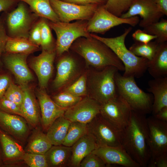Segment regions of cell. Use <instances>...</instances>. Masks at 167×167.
<instances>
[{
    "mask_svg": "<svg viewBox=\"0 0 167 167\" xmlns=\"http://www.w3.org/2000/svg\"><path fill=\"white\" fill-rule=\"evenodd\" d=\"M122 146L140 167H147L151 158L149 130L145 115L132 110L124 129Z\"/></svg>",
    "mask_w": 167,
    "mask_h": 167,
    "instance_id": "cell-1",
    "label": "cell"
},
{
    "mask_svg": "<svg viewBox=\"0 0 167 167\" xmlns=\"http://www.w3.org/2000/svg\"><path fill=\"white\" fill-rule=\"evenodd\" d=\"M70 49L83 58L87 65L95 69L112 66L119 71L125 70L122 62L114 52L103 42L92 36L78 38Z\"/></svg>",
    "mask_w": 167,
    "mask_h": 167,
    "instance_id": "cell-2",
    "label": "cell"
},
{
    "mask_svg": "<svg viewBox=\"0 0 167 167\" xmlns=\"http://www.w3.org/2000/svg\"><path fill=\"white\" fill-rule=\"evenodd\" d=\"M132 29L131 27L125 28L122 34L114 37H102L92 33L90 35L107 45L122 61L125 67L123 76L139 78L147 70L149 61L136 56L126 47L125 39Z\"/></svg>",
    "mask_w": 167,
    "mask_h": 167,
    "instance_id": "cell-3",
    "label": "cell"
},
{
    "mask_svg": "<svg viewBox=\"0 0 167 167\" xmlns=\"http://www.w3.org/2000/svg\"><path fill=\"white\" fill-rule=\"evenodd\" d=\"M118 71L116 67L110 66L101 69H95L91 72L87 71L88 96L101 105L117 97L115 76Z\"/></svg>",
    "mask_w": 167,
    "mask_h": 167,
    "instance_id": "cell-4",
    "label": "cell"
},
{
    "mask_svg": "<svg viewBox=\"0 0 167 167\" xmlns=\"http://www.w3.org/2000/svg\"><path fill=\"white\" fill-rule=\"evenodd\" d=\"M115 80L118 94L127 102L132 110L145 115L152 112V96L140 88L134 77H124L118 71Z\"/></svg>",
    "mask_w": 167,
    "mask_h": 167,
    "instance_id": "cell-5",
    "label": "cell"
},
{
    "mask_svg": "<svg viewBox=\"0 0 167 167\" xmlns=\"http://www.w3.org/2000/svg\"><path fill=\"white\" fill-rule=\"evenodd\" d=\"M88 21L78 20L72 23L47 21L49 26L56 35L55 46L56 55L60 56L68 52L72 44L78 38L91 36V33L87 29Z\"/></svg>",
    "mask_w": 167,
    "mask_h": 167,
    "instance_id": "cell-6",
    "label": "cell"
},
{
    "mask_svg": "<svg viewBox=\"0 0 167 167\" xmlns=\"http://www.w3.org/2000/svg\"><path fill=\"white\" fill-rule=\"evenodd\" d=\"M87 125L88 132L94 137L99 146L122 147L124 129L113 124L100 113Z\"/></svg>",
    "mask_w": 167,
    "mask_h": 167,
    "instance_id": "cell-7",
    "label": "cell"
},
{
    "mask_svg": "<svg viewBox=\"0 0 167 167\" xmlns=\"http://www.w3.org/2000/svg\"><path fill=\"white\" fill-rule=\"evenodd\" d=\"M26 4L19 1L16 8L7 14L4 21L9 36L28 38L37 16L29 12Z\"/></svg>",
    "mask_w": 167,
    "mask_h": 167,
    "instance_id": "cell-8",
    "label": "cell"
},
{
    "mask_svg": "<svg viewBox=\"0 0 167 167\" xmlns=\"http://www.w3.org/2000/svg\"><path fill=\"white\" fill-rule=\"evenodd\" d=\"M140 21L136 16L124 19L112 14L104 7L99 5L91 18L88 21L87 29L90 33L104 34L114 27L123 24L135 27Z\"/></svg>",
    "mask_w": 167,
    "mask_h": 167,
    "instance_id": "cell-9",
    "label": "cell"
},
{
    "mask_svg": "<svg viewBox=\"0 0 167 167\" xmlns=\"http://www.w3.org/2000/svg\"><path fill=\"white\" fill-rule=\"evenodd\" d=\"M50 5L60 21L89 20L98 7L97 4L79 5L60 0H50Z\"/></svg>",
    "mask_w": 167,
    "mask_h": 167,
    "instance_id": "cell-10",
    "label": "cell"
},
{
    "mask_svg": "<svg viewBox=\"0 0 167 167\" xmlns=\"http://www.w3.org/2000/svg\"><path fill=\"white\" fill-rule=\"evenodd\" d=\"M132 110L119 95L113 99L101 105L100 114L116 126L124 129L130 119Z\"/></svg>",
    "mask_w": 167,
    "mask_h": 167,
    "instance_id": "cell-11",
    "label": "cell"
},
{
    "mask_svg": "<svg viewBox=\"0 0 167 167\" xmlns=\"http://www.w3.org/2000/svg\"><path fill=\"white\" fill-rule=\"evenodd\" d=\"M147 122L151 154L150 160H153L167 153V122L158 119L153 116L147 118Z\"/></svg>",
    "mask_w": 167,
    "mask_h": 167,
    "instance_id": "cell-12",
    "label": "cell"
},
{
    "mask_svg": "<svg viewBox=\"0 0 167 167\" xmlns=\"http://www.w3.org/2000/svg\"><path fill=\"white\" fill-rule=\"evenodd\" d=\"M139 15V26L144 28L159 21L164 15L152 0H135L128 10L120 16L126 19Z\"/></svg>",
    "mask_w": 167,
    "mask_h": 167,
    "instance_id": "cell-13",
    "label": "cell"
},
{
    "mask_svg": "<svg viewBox=\"0 0 167 167\" xmlns=\"http://www.w3.org/2000/svg\"><path fill=\"white\" fill-rule=\"evenodd\" d=\"M0 128L23 146L28 138L31 128L24 118L0 109Z\"/></svg>",
    "mask_w": 167,
    "mask_h": 167,
    "instance_id": "cell-14",
    "label": "cell"
},
{
    "mask_svg": "<svg viewBox=\"0 0 167 167\" xmlns=\"http://www.w3.org/2000/svg\"><path fill=\"white\" fill-rule=\"evenodd\" d=\"M100 108L99 103L86 96L75 105L67 109L63 116L71 122L87 124L100 113Z\"/></svg>",
    "mask_w": 167,
    "mask_h": 167,
    "instance_id": "cell-15",
    "label": "cell"
},
{
    "mask_svg": "<svg viewBox=\"0 0 167 167\" xmlns=\"http://www.w3.org/2000/svg\"><path fill=\"white\" fill-rule=\"evenodd\" d=\"M57 68V74L53 82V86L56 89L66 87L82 75L77 61L69 54L61 58Z\"/></svg>",
    "mask_w": 167,
    "mask_h": 167,
    "instance_id": "cell-16",
    "label": "cell"
},
{
    "mask_svg": "<svg viewBox=\"0 0 167 167\" xmlns=\"http://www.w3.org/2000/svg\"><path fill=\"white\" fill-rule=\"evenodd\" d=\"M56 54L55 48L42 50L39 55L32 59L30 66L36 74L41 89L44 90L47 86L53 72L54 62Z\"/></svg>",
    "mask_w": 167,
    "mask_h": 167,
    "instance_id": "cell-17",
    "label": "cell"
},
{
    "mask_svg": "<svg viewBox=\"0 0 167 167\" xmlns=\"http://www.w3.org/2000/svg\"><path fill=\"white\" fill-rule=\"evenodd\" d=\"M0 141L3 167L19 165L24 163L25 153L23 146L0 128Z\"/></svg>",
    "mask_w": 167,
    "mask_h": 167,
    "instance_id": "cell-18",
    "label": "cell"
},
{
    "mask_svg": "<svg viewBox=\"0 0 167 167\" xmlns=\"http://www.w3.org/2000/svg\"><path fill=\"white\" fill-rule=\"evenodd\" d=\"M36 95L40 110L42 129L43 132H46L56 119L63 116L66 109L58 105L44 90H38Z\"/></svg>",
    "mask_w": 167,
    "mask_h": 167,
    "instance_id": "cell-19",
    "label": "cell"
},
{
    "mask_svg": "<svg viewBox=\"0 0 167 167\" xmlns=\"http://www.w3.org/2000/svg\"><path fill=\"white\" fill-rule=\"evenodd\" d=\"M28 55L5 53L2 55V63L14 75L19 84H28L34 79L27 63Z\"/></svg>",
    "mask_w": 167,
    "mask_h": 167,
    "instance_id": "cell-20",
    "label": "cell"
},
{
    "mask_svg": "<svg viewBox=\"0 0 167 167\" xmlns=\"http://www.w3.org/2000/svg\"><path fill=\"white\" fill-rule=\"evenodd\" d=\"M92 152L99 156L107 166L117 165L126 167H140L122 147L100 146Z\"/></svg>",
    "mask_w": 167,
    "mask_h": 167,
    "instance_id": "cell-21",
    "label": "cell"
},
{
    "mask_svg": "<svg viewBox=\"0 0 167 167\" xmlns=\"http://www.w3.org/2000/svg\"><path fill=\"white\" fill-rule=\"evenodd\" d=\"M19 85L24 92V98L20 107L24 118L31 128L34 129L41 127L40 107L33 92L28 84Z\"/></svg>",
    "mask_w": 167,
    "mask_h": 167,
    "instance_id": "cell-22",
    "label": "cell"
},
{
    "mask_svg": "<svg viewBox=\"0 0 167 167\" xmlns=\"http://www.w3.org/2000/svg\"><path fill=\"white\" fill-rule=\"evenodd\" d=\"M99 146L94 137L88 132L71 147L70 167H80L82 159Z\"/></svg>",
    "mask_w": 167,
    "mask_h": 167,
    "instance_id": "cell-23",
    "label": "cell"
},
{
    "mask_svg": "<svg viewBox=\"0 0 167 167\" xmlns=\"http://www.w3.org/2000/svg\"><path fill=\"white\" fill-rule=\"evenodd\" d=\"M148 84L147 90L153 96L152 112L154 115L167 107V77L154 78Z\"/></svg>",
    "mask_w": 167,
    "mask_h": 167,
    "instance_id": "cell-24",
    "label": "cell"
},
{
    "mask_svg": "<svg viewBox=\"0 0 167 167\" xmlns=\"http://www.w3.org/2000/svg\"><path fill=\"white\" fill-rule=\"evenodd\" d=\"M45 155L48 167H70L72 147L53 145Z\"/></svg>",
    "mask_w": 167,
    "mask_h": 167,
    "instance_id": "cell-25",
    "label": "cell"
},
{
    "mask_svg": "<svg viewBox=\"0 0 167 167\" xmlns=\"http://www.w3.org/2000/svg\"><path fill=\"white\" fill-rule=\"evenodd\" d=\"M153 78L167 77V43L159 44L147 70Z\"/></svg>",
    "mask_w": 167,
    "mask_h": 167,
    "instance_id": "cell-26",
    "label": "cell"
},
{
    "mask_svg": "<svg viewBox=\"0 0 167 167\" xmlns=\"http://www.w3.org/2000/svg\"><path fill=\"white\" fill-rule=\"evenodd\" d=\"M52 146L40 127L33 129L24 150L26 153L45 154Z\"/></svg>",
    "mask_w": 167,
    "mask_h": 167,
    "instance_id": "cell-27",
    "label": "cell"
},
{
    "mask_svg": "<svg viewBox=\"0 0 167 167\" xmlns=\"http://www.w3.org/2000/svg\"><path fill=\"white\" fill-rule=\"evenodd\" d=\"M71 123L63 116L57 118L50 126L46 134L53 145L62 144Z\"/></svg>",
    "mask_w": 167,
    "mask_h": 167,
    "instance_id": "cell-28",
    "label": "cell"
},
{
    "mask_svg": "<svg viewBox=\"0 0 167 167\" xmlns=\"http://www.w3.org/2000/svg\"><path fill=\"white\" fill-rule=\"evenodd\" d=\"M39 48V46L33 44L28 38L8 36L5 45V53L29 54L36 51Z\"/></svg>",
    "mask_w": 167,
    "mask_h": 167,
    "instance_id": "cell-29",
    "label": "cell"
},
{
    "mask_svg": "<svg viewBox=\"0 0 167 167\" xmlns=\"http://www.w3.org/2000/svg\"><path fill=\"white\" fill-rule=\"evenodd\" d=\"M27 4L38 16L57 22L60 21L50 5V0H19Z\"/></svg>",
    "mask_w": 167,
    "mask_h": 167,
    "instance_id": "cell-30",
    "label": "cell"
},
{
    "mask_svg": "<svg viewBox=\"0 0 167 167\" xmlns=\"http://www.w3.org/2000/svg\"><path fill=\"white\" fill-rule=\"evenodd\" d=\"M159 44L155 41L147 44L135 42L129 49L136 56L151 61L157 49Z\"/></svg>",
    "mask_w": 167,
    "mask_h": 167,
    "instance_id": "cell-31",
    "label": "cell"
},
{
    "mask_svg": "<svg viewBox=\"0 0 167 167\" xmlns=\"http://www.w3.org/2000/svg\"><path fill=\"white\" fill-rule=\"evenodd\" d=\"M87 133V124L78 122H71L66 135L62 145L71 147Z\"/></svg>",
    "mask_w": 167,
    "mask_h": 167,
    "instance_id": "cell-32",
    "label": "cell"
},
{
    "mask_svg": "<svg viewBox=\"0 0 167 167\" xmlns=\"http://www.w3.org/2000/svg\"><path fill=\"white\" fill-rule=\"evenodd\" d=\"M143 28L147 33L157 37L155 40L160 44L167 41V20L163 18Z\"/></svg>",
    "mask_w": 167,
    "mask_h": 167,
    "instance_id": "cell-33",
    "label": "cell"
},
{
    "mask_svg": "<svg viewBox=\"0 0 167 167\" xmlns=\"http://www.w3.org/2000/svg\"><path fill=\"white\" fill-rule=\"evenodd\" d=\"M87 71L84 72L75 81L63 90L75 96L84 97L88 96Z\"/></svg>",
    "mask_w": 167,
    "mask_h": 167,
    "instance_id": "cell-34",
    "label": "cell"
},
{
    "mask_svg": "<svg viewBox=\"0 0 167 167\" xmlns=\"http://www.w3.org/2000/svg\"><path fill=\"white\" fill-rule=\"evenodd\" d=\"M135 0H107L105 8L115 15L120 17L126 12Z\"/></svg>",
    "mask_w": 167,
    "mask_h": 167,
    "instance_id": "cell-35",
    "label": "cell"
},
{
    "mask_svg": "<svg viewBox=\"0 0 167 167\" xmlns=\"http://www.w3.org/2000/svg\"><path fill=\"white\" fill-rule=\"evenodd\" d=\"M46 19H40L41 46L42 50H48L55 48L54 46V39L50 28Z\"/></svg>",
    "mask_w": 167,
    "mask_h": 167,
    "instance_id": "cell-36",
    "label": "cell"
},
{
    "mask_svg": "<svg viewBox=\"0 0 167 167\" xmlns=\"http://www.w3.org/2000/svg\"><path fill=\"white\" fill-rule=\"evenodd\" d=\"M83 97L75 96L66 92L62 91L53 96L52 98L59 106L67 109L75 105Z\"/></svg>",
    "mask_w": 167,
    "mask_h": 167,
    "instance_id": "cell-37",
    "label": "cell"
},
{
    "mask_svg": "<svg viewBox=\"0 0 167 167\" xmlns=\"http://www.w3.org/2000/svg\"><path fill=\"white\" fill-rule=\"evenodd\" d=\"M4 96L20 106L24 98V92L19 85H18L12 81L7 89Z\"/></svg>",
    "mask_w": 167,
    "mask_h": 167,
    "instance_id": "cell-38",
    "label": "cell"
},
{
    "mask_svg": "<svg viewBox=\"0 0 167 167\" xmlns=\"http://www.w3.org/2000/svg\"><path fill=\"white\" fill-rule=\"evenodd\" d=\"M23 160L30 167H48L45 154L25 152Z\"/></svg>",
    "mask_w": 167,
    "mask_h": 167,
    "instance_id": "cell-39",
    "label": "cell"
},
{
    "mask_svg": "<svg viewBox=\"0 0 167 167\" xmlns=\"http://www.w3.org/2000/svg\"><path fill=\"white\" fill-rule=\"evenodd\" d=\"M0 109L6 113L19 116L24 118L20 106L4 96L0 99Z\"/></svg>",
    "mask_w": 167,
    "mask_h": 167,
    "instance_id": "cell-40",
    "label": "cell"
},
{
    "mask_svg": "<svg viewBox=\"0 0 167 167\" xmlns=\"http://www.w3.org/2000/svg\"><path fill=\"white\" fill-rule=\"evenodd\" d=\"M107 165L104 161L97 155L91 152L82 160L80 167H105Z\"/></svg>",
    "mask_w": 167,
    "mask_h": 167,
    "instance_id": "cell-41",
    "label": "cell"
},
{
    "mask_svg": "<svg viewBox=\"0 0 167 167\" xmlns=\"http://www.w3.org/2000/svg\"><path fill=\"white\" fill-rule=\"evenodd\" d=\"M29 40L34 44L39 46L41 43L40 19L36 22L30 30Z\"/></svg>",
    "mask_w": 167,
    "mask_h": 167,
    "instance_id": "cell-42",
    "label": "cell"
},
{
    "mask_svg": "<svg viewBox=\"0 0 167 167\" xmlns=\"http://www.w3.org/2000/svg\"><path fill=\"white\" fill-rule=\"evenodd\" d=\"M8 36L3 19L0 17V71L2 65L1 56L5 52V46Z\"/></svg>",
    "mask_w": 167,
    "mask_h": 167,
    "instance_id": "cell-43",
    "label": "cell"
},
{
    "mask_svg": "<svg viewBox=\"0 0 167 167\" xmlns=\"http://www.w3.org/2000/svg\"><path fill=\"white\" fill-rule=\"evenodd\" d=\"M132 36L135 42L144 44H147L157 38L156 36L149 34L140 29L135 31Z\"/></svg>",
    "mask_w": 167,
    "mask_h": 167,
    "instance_id": "cell-44",
    "label": "cell"
},
{
    "mask_svg": "<svg viewBox=\"0 0 167 167\" xmlns=\"http://www.w3.org/2000/svg\"><path fill=\"white\" fill-rule=\"evenodd\" d=\"M12 81L10 76L8 73L0 72V99L4 96L7 89Z\"/></svg>",
    "mask_w": 167,
    "mask_h": 167,
    "instance_id": "cell-45",
    "label": "cell"
},
{
    "mask_svg": "<svg viewBox=\"0 0 167 167\" xmlns=\"http://www.w3.org/2000/svg\"><path fill=\"white\" fill-rule=\"evenodd\" d=\"M149 167H167V153L161 155L153 160H150L147 166Z\"/></svg>",
    "mask_w": 167,
    "mask_h": 167,
    "instance_id": "cell-46",
    "label": "cell"
},
{
    "mask_svg": "<svg viewBox=\"0 0 167 167\" xmlns=\"http://www.w3.org/2000/svg\"><path fill=\"white\" fill-rule=\"evenodd\" d=\"M67 2L79 5H85L90 4L104 5L107 0H60Z\"/></svg>",
    "mask_w": 167,
    "mask_h": 167,
    "instance_id": "cell-47",
    "label": "cell"
},
{
    "mask_svg": "<svg viewBox=\"0 0 167 167\" xmlns=\"http://www.w3.org/2000/svg\"><path fill=\"white\" fill-rule=\"evenodd\" d=\"M19 0H0V12L7 11L17 6Z\"/></svg>",
    "mask_w": 167,
    "mask_h": 167,
    "instance_id": "cell-48",
    "label": "cell"
},
{
    "mask_svg": "<svg viewBox=\"0 0 167 167\" xmlns=\"http://www.w3.org/2000/svg\"><path fill=\"white\" fill-rule=\"evenodd\" d=\"M152 0L164 15H167V0Z\"/></svg>",
    "mask_w": 167,
    "mask_h": 167,
    "instance_id": "cell-49",
    "label": "cell"
},
{
    "mask_svg": "<svg viewBox=\"0 0 167 167\" xmlns=\"http://www.w3.org/2000/svg\"><path fill=\"white\" fill-rule=\"evenodd\" d=\"M153 116L159 120L167 122V107L162 108Z\"/></svg>",
    "mask_w": 167,
    "mask_h": 167,
    "instance_id": "cell-50",
    "label": "cell"
},
{
    "mask_svg": "<svg viewBox=\"0 0 167 167\" xmlns=\"http://www.w3.org/2000/svg\"><path fill=\"white\" fill-rule=\"evenodd\" d=\"M3 167L2 161L1 145L0 141V167Z\"/></svg>",
    "mask_w": 167,
    "mask_h": 167,
    "instance_id": "cell-51",
    "label": "cell"
}]
</instances>
